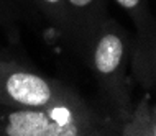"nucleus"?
Segmentation results:
<instances>
[{
    "instance_id": "f257e3e1",
    "label": "nucleus",
    "mask_w": 156,
    "mask_h": 136,
    "mask_svg": "<svg viewBox=\"0 0 156 136\" xmlns=\"http://www.w3.org/2000/svg\"><path fill=\"white\" fill-rule=\"evenodd\" d=\"M107 130L82 97L46 108L0 107V136H86Z\"/></svg>"
},
{
    "instance_id": "f03ea898",
    "label": "nucleus",
    "mask_w": 156,
    "mask_h": 136,
    "mask_svg": "<svg viewBox=\"0 0 156 136\" xmlns=\"http://www.w3.org/2000/svg\"><path fill=\"white\" fill-rule=\"evenodd\" d=\"M130 56L132 41L126 31L105 16L92 35L82 61L90 67L102 97L115 105L119 113L128 112L126 64Z\"/></svg>"
},
{
    "instance_id": "7ed1b4c3",
    "label": "nucleus",
    "mask_w": 156,
    "mask_h": 136,
    "mask_svg": "<svg viewBox=\"0 0 156 136\" xmlns=\"http://www.w3.org/2000/svg\"><path fill=\"white\" fill-rule=\"evenodd\" d=\"M77 99H81V93L69 84L15 61L0 59V107L46 108Z\"/></svg>"
},
{
    "instance_id": "20e7f679",
    "label": "nucleus",
    "mask_w": 156,
    "mask_h": 136,
    "mask_svg": "<svg viewBox=\"0 0 156 136\" xmlns=\"http://www.w3.org/2000/svg\"><path fill=\"white\" fill-rule=\"evenodd\" d=\"M69 28L64 46L73 54L84 59L92 35L105 18V0H66Z\"/></svg>"
},
{
    "instance_id": "39448f33",
    "label": "nucleus",
    "mask_w": 156,
    "mask_h": 136,
    "mask_svg": "<svg viewBox=\"0 0 156 136\" xmlns=\"http://www.w3.org/2000/svg\"><path fill=\"white\" fill-rule=\"evenodd\" d=\"M132 64L136 77L146 87L156 89V23L150 31L132 41Z\"/></svg>"
},
{
    "instance_id": "423d86ee",
    "label": "nucleus",
    "mask_w": 156,
    "mask_h": 136,
    "mask_svg": "<svg viewBox=\"0 0 156 136\" xmlns=\"http://www.w3.org/2000/svg\"><path fill=\"white\" fill-rule=\"evenodd\" d=\"M30 15H40L51 26L64 43L67 28H69V13L66 0H25Z\"/></svg>"
},
{
    "instance_id": "0eeeda50",
    "label": "nucleus",
    "mask_w": 156,
    "mask_h": 136,
    "mask_svg": "<svg viewBox=\"0 0 156 136\" xmlns=\"http://www.w3.org/2000/svg\"><path fill=\"white\" fill-rule=\"evenodd\" d=\"M115 3L130 15L138 28V35H143L154 26V20L148 12L146 0H115Z\"/></svg>"
},
{
    "instance_id": "6e6552de",
    "label": "nucleus",
    "mask_w": 156,
    "mask_h": 136,
    "mask_svg": "<svg viewBox=\"0 0 156 136\" xmlns=\"http://www.w3.org/2000/svg\"><path fill=\"white\" fill-rule=\"evenodd\" d=\"M125 134H154L156 136V103L148 108H138L130 117L128 125L123 126Z\"/></svg>"
},
{
    "instance_id": "1a4fd4ad",
    "label": "nucleus",
    "mask_w": 156,
    "mask_h": 136,
    "mask_svg": "<svg viewBox=\"0 0 156 136\" xmlns=\"http://www.w3.org/2000/svg\"><path fill=\"white\" fill-rule=\"evenodd\" d=\"M0 8L7 13L12 23L18 26V22L30 18V10L25 0H0Z\"/></svg>"
},
{
    "instance_id": "9d476101",
    "label": "nucleus",
    "mask_w": 156,
    "mask_h": 136,
    "mask_svg": "<svg viewBox=\"0 0 156 136\" xmlns=\"http://www.w3.org/2000/svg\"><path fill=\"white\" fill-rule=\"evenodd\" d=\"M0 26L5 31V35L10 38V40H18V26L12 23V20L7 16V13L0 8Z\"/></svg>"
}]
</instances>
